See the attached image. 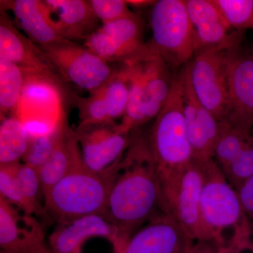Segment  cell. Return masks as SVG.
Instances as JSON below:
<instances>
[{
    "instance_id": "18",
    "label": "cell",
    "mask_w": 253,
    "mask_h": 253,
    "mask_svg": "<svg viewBox=\"0 0 253 253\" xmlns=\"http://www.w3.org/2000/svg\"><path fill=\"white\" fill-rule=\"evenodd\" d=\"M53 14L61 36L68 41H85L98 29L99 20L89 1L86 0H44Z\"/></svg>"
},
{
    "instance_id": "30",
    "label": "cell",
    "mask_w": 253,
    "mask_h": 253,
    "mask_svg": "<svg viewBox=\"0 0 253 253\" xmlns=\"http://www.w3.org/2000/svg\"><path fill=\"white\" fill-rule=\"evenodd\" d=\"M14 163L0 165V196L25 214H28L27 204L15 174Z\"/></svg>"
},
{
    "instance_id": "27",
    "label": "cell",
    "mask_w": 253,
    "mask_h": 253,
    "mask_svg": "<svg viewBox=\"0 0 253 253\" xmlns=\"http://www.w3.org/2000/svg\"><path fill=\"white\" fill-rule=\"evenodd\" d=\"M81 120L78 126H101L112 122L107 104L99 91L87 97L75 96Z\"/></svg>"
},
{
    "instance_id": "22",
    "label": "cell",
    "mask_w": 253,
    "mask_h": 253,
    "mask_svg": "<svg viewBox=\"0 0 253 253\" xmlns=\"http://www.w3.org/2000/svg\"><path fill=\"white\" fill-rule=\"evenodd\" d=\"M26 81V74L19 66L0 56L1 120L14 112Z\"/></svg>"
},
{
    "instance_id": "6",
    "label": "cell",
    "mask_w": 253,
    "mask_h": 253,
    "mask_svg": "<svg viewBox=\"0 0 253 253\" xmlns=\"http://www.w3.org/2000/svg\"><path fill=\"white\" fill-rule=\"evenodd\" d=\"M232 48L199 53L186 65L198 100L221 123L225 122L229 110V53Z\"/></svg>"
},
{
    "instance_id": "8",
    "label": "cell",
    "mask_w": 253,
    "mask_h": 253,
    "mask_svg": "<svg viewBox=\"0 0 253 253\" xmlns=\"http://www.w3.org/2000/svg\"><path fill=\"white\" fill-rule=\"evenodd\" d=\"M0 56L23 70L26 79L36 81L62 90L63 80L41 48L18 31L6 11L0 9Z\"/></svg>"
},
{
    "instance_id": "36",
    "label": "cell",
    "mask_w": 253,
    "mask_h": 253,
    "mask_svg": "<svg viewBox=\"0 0 253 253\" xmlns=\"http://www.w3.org/2000/svg\"><path fill=\"white\" fill-rule=\"evenodd\" d=\"M251 251H252V253H253V244H252V248H251Z\"/></svg>"
},
{
    "instance_id": "9",
    "label": "cell",
    "mask_w": 253,
    "mask_h": 253,
    "mask_svg": "<svg viewBox=\"0 0 253 253\" xmlns=\"http://www.w3.org/2000/svg\"><path fill=\"white\" fill-rule=\"evenodd\" d=\"M229 103L226 123L247 136L253 128V50L242 46L230 50Z\"/></svg>"
},
{
    "instance_id": "1",
    "label": "cell",
    "mask_w": 253,
    "mask_h": 253,
    "mask_svg": "<svg viewBox=\"0 0 253 253\" xmlns=\"http://www.w3.org/2000/svg\"><path fill=\"white\" fill-rule=\"evenodd\" d=\"M161 212L162 191L147 134L136 129L120 163L104 215L118 231L119 249L113 253H121L131 236Z\"/></svg>"
},
{
    "instance_id": "32",
    "label": "cell",
    "mask_w": 253,
    "mask_h": 253,
    "mask_svg": "<svg viewBox=\"0 0 253 253\" xmlns=\"http://www.w3.org/2000/svg\"><path fill=\"white\" fill-rule=\"evenodd\" d=\"M240 202L253 229V176L236 189Z\"/></svg>"
},
{
    "instance_id": "3",
    "label": "cell",
    "mask_w": 253,
    "mask_h": 253,
    "mask_svg": "<svg viewBox=\"0 0 253 253\" xmlns=\"http://www.w3.org/2000/svg\"><path fill=\"white\" fill-rule=\"evenodd\" d=\"M201 163L204 171L201 212L210 241L219 248L249 249L252 246L253 229L237 191L214 160Z\"/></svg>"
},
{
    "instance_id": "20",
    "label": "cell",
    "mask_w": 253,
    "mask_h": 253,
    "mask_svg": "<svg viewBox=\"0 0 253 253\" xmlns=\"http://www.w3.org/2000/svg\"><path fill=\"white\" fill-rule=\"evenodd\" d=\"M78 143L76 131L70 127L54 153L38 169L44 199L51 189L69 172Z\"/></svg>"
},
{
    "instance_id": "26",
    "label": "cell",
    "mask_w": 253,
    "mask_h": 253,
    "mask_svg": "<svg viewBox=\"0 0 253 253\" xmlns=\"http://www.w3.org/2000/svg\"><path fill=\"white\" fill-rule=\"evenodd\" d=\"M252 137L224 123L213 154V160L221 171L229 167Z\"/></svg>"
},
{
    "instance_id": "14",
    "label": "cell",
    "mask_w": 253,
    "mask_h": 253,
    "mask_svg": "<svg viewBox=\"0 0 253 253\" xmlns=\"http://www.w3.org/2000/svg\"><path fill=\"white\" fill-rule=\"evenodd\" d=\"M184 69L183 106L186 131L194 160L206 163L213 160L214 146L224 123L218 121L198 100L186 66Z\"/></svg>"
},
{
    "instance_id": "17",
    "label": "cell",
    "mask_w": 253,
    "mask_h": 253,
    "mask_svg": "<svg viewBox=\"0 0 253 253\" xmlns=\"http://www.w3.org/2000/svg\"><path fill=\"white\" fill-rule=\"evenodd\" d=\"M0 5L1 9L12 11L19 27L37 45H48L65 39L45 1L1 0Z\"/></svg>"
},
{
    "instance_id": "33",
    "label": "cell",
    "mask_w": 253,
    "mask_h": 253,
    "mask_svg": "<svg viewBox=\"0 0 253 253\" xmlns=\"http://www.w3.org/2000/svg\"><path fill=\"white\" fill-rule=\"evenodd\" d=\"M186 253H219V247L211 241H191Z\"/></svg>"
},
{
    "instance_id": "29",
    "label": "cell",
    "mask_w": 253,
    "mask_h": 253,
    "mask_svg": "<svg viewBox=\"0 0 253 253\" xmlns=\"http://www.w3.org/2000/svg\"><path fill=\"white\" fill-rule=\"evenodd\" d=\"M221 172L236 190L253 176V136L229 167Z\"/></svg>"
},
{
    "instance_id": "28",
    "label": "cell",
    "mask_w": 253,
    "mask_h": 253,
    "mask_svg": "<svg viewBox=\"0 0 253 253\" xmlns=\"http://www.w3.org/2000/svg\"><path fill=\"white\" fill-rule=\"evenodd\" d=\"M231 29L253 31V0H214Z\"/></svg>"
},
{
    "instance_id": "19",
    "label": "cell",
    "mask_w": 253,
    "mask_h": 253,
    "mask_svg": "<svg viewBox=\"0 0 253 253\" xmlns=\"http://www.w3.org/2000/svg\"><path fill=\"white\" fill-rule=\"evenodd\" d=\"M123 64L129 79L130 89L126 113L118 126L123 133L130 134L134 129L151 121L153 118L141 59Z\"/></svg>"
},
{
    "instance_id": "4",
    "label": "cell",
    "mask_w": 253,
    "mask_h": 253,
    "mask_svg": "<svg viewBox=\"0 0 253 253\" xmlns=\"http://www.w3.org/2000/svg\"><path fill=\"white\" fill-rule=\"evenodd\" d=\"M121 159L104 172H92L84 164L78 143L69 172L44 197L46 212L59 223L90 214L104 216Z\"/></svg>"
},
{
    "instance_id": "2",
    "label": "cell",
    "mask_w": 253,
    "mask_h": 253,
    "mask_svg": "<svg viewBox=\"0 0 253 253\" xmlns=\"http://www.w3.org/2000/svg\"><path fill=\"white\" fill-rule=\"evenodd\" d=\"M183 88L182 68L174 73L169 97L147 134L167 213L181 174L194 161L184 120Z\"/></svg>"
},
{
    "instance_id": "15",
    "label": "cell",
    "mask_w": 253,
    "mask_h": 253,
    "mask_svg": "<svg viewBox=\"0 0 253 253\" xmlns=\"http://www.w3.org/2000/svg\"><path fill=\"white\" fill-rule=\"evenodd\" d=\"M191 241L170 214L161 212L131 236L121 253H186Z\"/></svg>"
},
{
    "instance_id": "10",
    "label": "cell",
    "mask_w": 253,
    "mask_h": 253,
    "mask_svg": "<svg viewBox=\"0 0 253 253\" xmlns=\"http://www.w3.org/2000/svg\"><path fill=\"white\" fill-rule=\"evenodd\" d=\"M204 181L202 163L194 160L181 174L169 206V214L192 241H211L201 212Z\"/></svg>"
},
{
    "instance_id": "11",
    "label": "cell",
    "mask_w": 253,
    "mask_h": 253,
    "mask_svg": "<svg viewBox=\"0 0 253 253\" xmlns=\"http://www.w3.org/2000/svg\"><path fill=\"white\" fill-rule=\"evenodd\" d=\"M75 131L84 164L96 173L104 172L121 160L130 143L131 133H123L116 123L78 126Z\"/></svg>"
},
{
    "instance_id": "23",
    "label": "cell",
    "mask_w": 253,
    "mask_h": 253,
    "mask_svg": "<svg viewBox=\"0 0 253 253\" xmlns=\"http://www.w3.org/2000/svg\"><path fill=\"white\" fill-rule=\"evenodd\" d=\"M69 128L67 120L63 116L57 121L52 130L31 134L27 151L22 158L23 163L38 170L54 153Z\"/></svg>"
},
{
    "instance_id": "16",
    "label": "cell",
    "mask_w": 253,
    "mask_h": 253,
    "mask_svg": "<svg viewBox=\"0 0 253 253\" xmlns=\"http://www.w3.org/2000/svg\"><path fill=\"white\" fill-rule=\"evenodd\" d=\"M92 238L108 240L112 244L113 253L118 252L117 229L101 214H90L59 223L50 234L48 242L54 253H83L84 244Z\"/></svg>"
},
{
    "instance_id": "35",
    "label": "cell",
    "mask_w": 253,
    "mask_h": 253,
    "mask_svg": "<svg viewBox=\"0 0 253 253\" xmlns=\"http://www.w3.org/2000/svg\"><path fill=\"white\" fill-rule=\"evenodd\" d=\"M239 251H234V250L230 249H226V248H223V249H219V253H239Z\"/></svg>"
},
{
    "instance_id": "5",
    "label": "cell",
    "mask_w": 253,
    "mask_h": 253,
    "mask_svg": "<svg viewBox=\"0 0 253 253\" xmlns=\"http://www.w3.org/2000/svg\"><path fill=\"white\" fill-rule=\"evenodd\" d=\"M150 50L170 68L184 66L195 55L194 29L185 0H158L151 7Z\"/></svg>"
},
{
    "instance_id": "7",
    "label": "cell",
    "mask_w": 253,
    "mask_h": 253,
    "mask_svg": "<svg viewBox=\"0 0 253 253\" xmlns=\"http://www.w3.org/2000/svg\"><path fill=\"white\" fill-rule=\"evenodd\" d=\"M38 46L63 81L72 83L89 94L102 87L116 70L111 63L93 54L85 46L68 40Z\"/></svg>"
},
{
    "instance_id": "12",
    "label": "cell",
    "mask_w": 253,
    "mask_h": 253,
    "mask_svg": "<svg viewBox=\"0 0 253 253\" xmlns=\"http://www.w3.org/2000/svg\"><path fill=\"white\" fill-rule=\"evenodd\" d=\"M185 4L194 29L195 55L242 44L244 32L231 29L214 0H185Z\"/></svg>"
},
{
    "instance_id": "34",
    "label": "cell",
    "mask_w": 253,
    "mask_h": 253,
    "mask_svg": "<svg viewBox=\"0 0 253 253\" xmlns=\"http://www.w3.org/2000/svg\"><path fill=\"white\" fill-rule=\"evenodd\" d=\"M126 4L129 7L136 9H145V8L154 6L156 1L154 0H126Z\"/></svg>"
},
{
    "instance_id": "25",
    "label": "cell",
    "mask_w": 253,
    "mask_h": 253,
    "mask_svg": "<svg viewBox=\"0 0 253 253\" xmlns=\"http://www.w3.org/2000/svg\"><path fill=\"white\" fill-rule=\"evenodd\" d=\"M15 174L23 198L27 204L28 214L42 216L45 214V207L42 204L44 200L39 173L36 168L24 163H14Z\"/></svg>"
},
{
    "instance_id": "21",
    "label": "cell",
    "mask_w": 253,
    "mask_h": 253,
    "mask_svg": "<svg viewBox=\"0 0 253 253\" xmlns=\"http://www.w3.org/2000/svg\"><path fill=\"white\" fill-rule=\"evenodd\" d=\"M30 136L20 118L9 116L1 120L0 165L20 162L27 151Z\"/></svg>"
},
{
    "instance_id": "31",
    "label": "cell",
    "mask_w": 253,
    "mask_h": 253,
    "mask_svg": "<svg viewBox=\"0 0 253 253\" xmlns=\"http://www.w3.org/2000/svg\"><path fill=\"white\" fill-rule=\"evenodd\" d=\"M93 11L103 24L112 23L134 14L126 0H89Z\"/></svg>"
},
{
    "instance_id": "13",
    "label": "cell",
    "mask_w": 253,
    "mask_h": 253,
    "mask_svg": "<svg viewBox=\"0 0 253 253\" xmlns=\"http://www.w3.org/2000/svg\"><path fill=\"white\" fill-rule=\"evenodd\" d=\"M0 196V253H54L33 215Z\"/></svg>"
},
{
    "instance_id": "24",
    "label": "cell",
    "mask_w": 253,
    "mask_h": 253,
    "mask_svg": "<svg viewBox=\"0 0 253 253\" xmlns=\"http://www.w3.org/2000/svg\"><path fill=\"white\" fill-rule=\"evenodd\" d=\"M109 81L99 89L107 104L111 121L123 118L129 101V81L126 68L119 63Z\"/></svg>"
},
{
    "instance_id": "37",
    "label": "cell",
    "mask_w": 253,
    "mask_h": 253,
    "mask_svg": "<svg viewBox=\"0 0 253 253\" xmlns=\"http://www.w3.org/2000/svg\"></svg>"
}]
</instances>
